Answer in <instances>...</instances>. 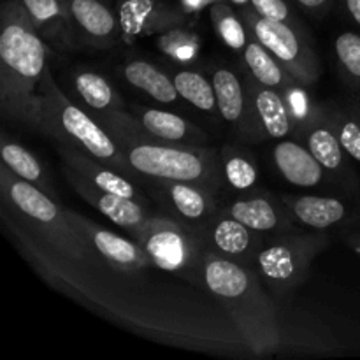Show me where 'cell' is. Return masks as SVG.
<instances>
[{
	"instance_id": "obj_38",
	"label": "cell",
	"mask_w": 360,
	"mask_h": 360,
	"mask_svg": "<svg viewBox=\"0 0 360 360\" xmlns=\"http://www.w3.org/2000/svg\"><path fill=\"white\" fill-rule=\"evenodd\" d=\"M217 2V0H183V6L186 7V9L193 11V9H200V7L207 6V4H213Z\"/></svg>"
},
{
	"instance_id": "obj_25",
	"label": "cell",
	"mask_w": 360,
	"mask_h": 360,
	"mask_svg": "<svg viewBox=\"0 0 360 360\" xmlns=\"http://www.w3.org/2000/svg\"><path fill=\"white\" fill-rule=\"evenodd\" d=\"M0 157H2V164L7 165L18 178L37 186L42 192L58 200V192L53 186L48 171L30 150L18 144L16 141H9L7 137H4L2 146H0Z\"/></svg>"
},
{
	"instance_id": "obj_8",
	"label": "cell",
	"mask_w": 360,
	"mask_h": 360,
	"mask_svg": "<svg viewBox=\"0 0 360 360\" xmlns=\"http://www.w3.org/2000/svg\"><path fill=\"white\" fill-rule=\"evenodd\" d=\"M248 34L266 46L278 62L306 88L315 84L320 77V63L308 39L295 28V25L262 18L252 7L239 11Z\"/></svg>"
},
{
	"instance_id": "obj_14",
	"label": "cell",
	"mask_w": 360,
	"mask_h": 360,
	"mask_svg": "<svg viewBox=\"0 0 360 360\" xmlns=\"http://www.w3.org/2000/svg\"><path fill=\"white\" fill-rule=\"evenodd\" d=\"M65 217L74 231L97 252V255L116 269L130 273L153 266L146 250L134 238L129 239L115 234L72 210H65Z\"/></svg>"
},
{
	"instance_id": "obj_26",
	"label": "cell",
	"mask_w": 360,
	"mask_h": 360,
	"mask_svg": "<svg viewBox=\"0 0 360 360\" xmlns=\"http://www.w3.org/2000/svg\"><path fill=\"white\" fill-rule=\"evenodd\" d=\"M123 79L132 84L137 90L144 91L148 97L162 104H174L178 101L179 94L174 86L172 77L162 72L153 63L144 62V60H132L122 67Z\"/></svg>"
},
{
	"instance_id": "obj_16",
	"label": "cell",
	"mask_w": 360,
	"mask_h": 360,
	"mask_svg": "<svg viewBox=\"0 0 360 360\" xmlns=\"http://www.w3.org/2000/svg\"><path fill=\"white\" fill-rule=\"evenodd\" d=\"M77 49H109L122 39L120 18L102 0H65Z\"/></svg>"
},
{
	"instance_id": "obj_5",
	"label": "cell",
	"mask_w": 360,
	"mask_h": 360,
	"mask_svg": "<svg viewBox=\"0 0 360 360\" xmlns=\"http://www.w3.org/2000/svg\"><path fill=\"white\" fill-rule=\"evenodd\" d=\"M139 181L144 178L197 183L220 192L225 186L220 150L157 141H118Z\"/></svg>"
},
{
	"instance_id": "obj_18",
	"label": "cell",
	"mask_w": 360,
	"mask_h": 360,
	"mask_svg": "<svg viewBox=\"0 0 360 360\" xmlns=\"http://www.w3.org/2000/svg\"><path fill=\"white\" fill-rule=\"evenodd\" d=\"M49 51H76L77 42L65 0H18Z\"/></svg>"
},
{
	"instance_id": "obj_1",
	"label": "cell",
	"mask_w": 360,
	"mask_h": 360,
	"mask_svg": "<svg viewBox=\"0 0 360 360\" xmlns=\"http://www.w3.org/2000/svg\"><path fill=\"white\" fill-rule=\"evenodd\" d=\"M0 30V108L16 125L35 130L41 79L49 48L18 0L2 9Z\"/></svg>"
},
{
	"instance_id": "obj_23",
	"label": "cell",
	"mask_w": 360,
	"mask_h": 360,
	"mask_svg": "<svg viewBox=\"0 0 360 360\" xmlns=\"http://www.w3.org/2000/svg\"><path fill=\"white\" fill-rule=\"evenodd\" d=\"M130 112L139 120L141 127L157 143L206 146V134L197 129V127H193L186 118L176 115V112L155 108H139V105H134Z\"/></svg>"
},
{
	"instance_id": "obj_13",
	"label": "cell",
	"mask_w": 360,
	"mask_h": 360,
	"mask_svg": "<svg viewBox=\"0 0 360 360\" xmlns=\"http://www.w3.org/2000/svg\"><path fill=\"white\" fill-rule=\"evenodd\" d=\"M200 238L207 252L255 269L257 255L267 236L246 227L220 207V211L200 231Z\"/></svg>"
},
{
	"instance_id": "obj_21",
	"label": "cell",
	"mask_w": 360,
	"mask_h": 360,
	"mask_svg": "<svg viewBox=\"0 0 360 360\" xmlns=\"http://www.w3.org/2000/svg\"><path fill=\"white\" fill-rule=\"evenodd\" d=\"M273 160L281 178L299 188H315L329 178L323 165L299 139L278 141L273 148Z\"/></svg>"
},
{
	"instance_id": "obj_12",
	"label": "cell",
	"mask_w": 360,
	"mask_h": 360,
	"mask_svg": "<svg viewBox=\"0 0 360 360\" xmlns=\"http://www.w3.org/2000/svg\"><path fill=\"white\" fill-rule=\"evenodd\" d=\"M211 79H213L214 94H217L220 118L227 125H231L234 132L246 143H260L266 139L245 77H239L229 67H218L214 69Z\"/></svg>"
},
{
	"instance_id": "obj_19",
	"label": "cell",
	"mask_w": 360,
	"mask_h": 360,
	"mask_svg": "<svg viewBox=\"0 0 360 360\" xmlns=\"http://www.w3.org/2000/svg\"><path fill=\"white\" fill-rule=\"evenodd\" d=\"M118 18L122 39L127 42L136 41L141 35L164 34L185 23L183 13L164 6L158 0H127L120 6Z\"/></svg>"
},
{
	"instance_id": "obj_9",
	"label": "cell",
	"mask_w": 360,
	"mask_h": 360,
	"mask_svg": "<svg viewBox=\"0 0 360 360\" xmlns=\"http://www.w3.org/2000/svg\"><path fill=\"white\" fill-rule=\"evenodd\" d=\"M295 139L309 148L316 160L323 165L330 181L340 186L343 193L359 195L360 181L352 169L350 157L345 151L336 129L327 115L326 105L313 104L308 115L299 120L295 125Z\"/></svg>"
},
{
	"instance_id": "obj_10",
	"label": "cell",
	"mask_w": 360,
	"mask_h": 360,
	"mask_svg": "<svg viewBox=\"0 0 360 360\" xmlns=\"http://www.w3.org/2000/svg\"><path fill=\"white\" fill-rule=\"evenodd\" d=\"M141 183L169 218L185 225L199 236L207 221L221 207L218 206L217 200L218 192L197 183L150 178H144Z\"/></svg>"
},
{
	"instance_id": "obj_35",
	"label": "cell",
	"mask_w": 360,
	"mask_h": 360,
	"mask_svg": "<svg viewBox=\"0 0 360 360\" xmlns=\"http://www.w3.org/2000/svg\"><path fill=\"white\" fill-rule=\"evenodd\" d=\"M343 239L347 241V245L357 253V255H360V227L347 229V231H343Z\"/></svg>"
},
{
	"instance_id": "obj_24",
	"label": "cell",
	"mask_w": 360,
	"mask_h": 360,
	"mask_svg": "<svg viewBox=\"0 0 360 360\" xmlns=\"http://www.w3.org/2000/svg\"><path fill=\"white\" fill-rule=\"evenodd\" d=\"M243 58H245L246 69L248 72L255 77L259 83L266 84V86L274 88L280 94H283L287 97L288 94L295 90V88L301 86L297 79L281 65L276 60V56L266 48V46L260 44L257 39H253L250 35L248 42H246L245 49H243ZM304 86V84H302Z\"/></svg>"
},
{
	"instance_id": "obj_27",
	"label": "cell",
	"mask_w": 360,
	"mask_h": 360,
	"mask_svg": "<svg viewBox=\"0 0 360 360\" xmlns=\"http://www.w3.org/2000/svg\"><path fill=\"white\" fill-rule=\"evenodd\" d=\"M74 90L91 112L98 116L123 109V101L111 83L102 74L81 70L74 76Z\"/></svg>"
},
{
	"instance_id": "obj_30",
	"label": "cell",
	"mask_w": 360,
	"mask_h": 360,
	"mask_svg": "<svg viewBox=\"0 0 360 360\" xmlns=\"http://www.w3.org/2000/svg\"><path fill=\"white\" fill-rule=\"evenodd\" d=\"M326 109L347 155L360 164V116L357 111L350 102H345L343 105L330 104L326 105Z\"/></svg>"
},
{
	"instance_id": "obj_22",
	"label": "cell",
	"mask_w": 360,
	"mask_h": 360,
	"mask_svg": "<svg viewBox=\"0 0 360 360\" xmlns=\"http://www.w3.org/2000/svg\"><path fill=\"white\" fill-rule=\"evenodd\" d=\"M58 153L62 157L63 164L74 169L84 179H88L91 185L98 186V188L105 190V192L118 193V195L129 197V199L139 200V202L144 204V195L130 181L129 176L122 174L116 169H112L111 165L95 158L94 155L86 153L83 150H77V148L65 146V144H58Z\"/></svg>"
},
{
	"instance_id": "obj_28",
	"label": "cell",
	"mask_w": 360,
	"mask_h": 360,
	"mask_svg": "<svg viewBox=\"0 0 360 360\" xmlns=\"http://www.w3.org/2000/svg\"><path fill=\"white\" fill-rule=\"evenodd\" d=\"M221 171L225 185L239 193H250L259 183V169L255 158L243 148L227 144L220 150Z\"/></svg>"
},
{
	"instance_id": "obj_15",
	"label": "cell",
	"mask_w": 360,
	"mask_h": 360,
	"mask_svg": "<svg viewBox=\"0 0 360 360\" xmlns=\"http://www.w3.org/2000/svg\"><path fill=\"white\" fill-rule=\"evenodd\" d=\"M63 174H65L69 185L76 190L81 199L86 200L91 207L101 211L105 218H109L112 224L122 227L130 236L136 234L150 220L151 214L148 211L146 204L129 199V197L118 195V193L105 192V190L91 185L88 179H84L83 176L77 174L74 169H70L65 164H63Z\"/></svg>"
},
{
	"instance_id": "obj_37",
	"label": "cell",
	"mask_w": 360,
	"mask_h": 360,
	"mask_svg": "<svg viewBox=\"0 0 360 360\" xmlns=\"http://www.w3.org/2000/svg\"><path fill=\"white\" fill-rule=\"evenodd\" d=\"M343 4L352 20L360 27V0H343Z\"/></svg>"
},
{
	"instance_id": "obj_34",
	"label": "cell",
	"mask_w": 360,
	"mask_h": 360,
	"mask_svg": "<svg viewBox=\"0 0 360 360\" xmlns=\"http://www.w3.org/2000/svg\"><path fill=\"white\" fill-rule=\"evenodd\" d=\"M248 4L262 18L274 21H283V23H292L290 7H288V4L285 0H248Z\"/></svg>"
},
{
	"instance_id": "obj_20",
	"label": "cell",
	"mask_w": 360,
	"mask_h": 360,
	"mask_svg": "<svg viewBox=\"0 0 360 360\" xmlns=\"http://www.w3.org/2000/svg\"><path fill=\"white\" fill-rule=\"evenodd\" d=\"M245 83L252 94L257 118L266 139H287L295 134V120L283 94L274 88L259 83L250 72L243 74Z\"/></svg>"
},
{
	"instance_id": "obj_6",
	"label": "cell",
	"mask_w": 360,
	"mask_h": 360,
	"mask_svg": "<svg viewBox=\"0 0 360 360\" xmlns=\"http://www.w3.org/2000/svg\"><path fill=\"white\" fill-rule=\"evenodd\" d=\"M327 246V234L322 231H292L267 236L257 255V273L274 297L290 295L308 278L315 257Z\"/></svg>"
},
{
	"instance_id": "obj_3",
	"label": "cell",
	"mask_w": 360,
	"mask_h": 360,
	"mask_svg": "<svg viewBox=\"0 0 360 360\" xmlns=\"http://www.w3.org/2000/svg\"><path fill=\"white\" fill-rule=\"evenodd\" d=\"M35 132L51 137L56 144L86 151L122 174L139 179L111 134L98 120L69 101L53 79L49 67H46L39 86Z\"/></svg>"
},
{
	"instance_id": "obj_31",
	"label": "cell",
	"mask_w": 360,
	"mask_h": 360,
	"mask_svg": "<svg viewBox=\"0 0 360 360\" xmlns=\"http://www.w3.org/2000/svg\"><path fill=\"white\" fill-rule=\"evenodd\" d=\"M211 20H213L214 28L221 41L234 51H243L248 42L250 34L246 28L243 18H238V14L232 11L229 4L214 2L211 6Z\"/></svg>"
},
{
	"instance_id": "obj_32",
	"label": "cell",
	"mask_w": 360,
	"mask_h": 360,
	"mask_svg": "<svg viewBox=\"0 0 360 360\" xmlns=\"http://www.w3.org/2000/svg\"><path fill=\"white\" fill-rule=\"evenodd\" d=\"M341 72L352 86L360 90V35L355 32H343L334 41Z\"/></svg>"
},
{
	"instance_id": "obj_17",
	"label": "cell",
	"mask_w": 360,
	"mask_h": 360,
	"mask_svg": "<svg viewBox=\"0 0 360 360\" xmlns=\"http://www.w3.org/2000/svg\"><path fill=\"white\" fill-rule=\"evenodd\" d=\"M221 210L264 236L297 231V221L292 218L281 199H274L269 193H245Z\"/></svg>"
},
{
	"instance_id": "obj_39",
	"label": "cell",
	"mask_w": 360,
	"mask_h": 360,
	"mask_svg": "<svg viewBox=\"0 0 360 360\" xmlns=\"http://www.w3.org/2000/svg\"><path fill=\"white\" fill-rule=\"evenodd\" d=\"M352 104V108L357 111V115L360 116V98H352V101H348Z\"/></svg>"
},
{
	"instance_id": "obj_29",
	"label": "cell",
	"mask_w": 360,
	"mask_h": 360,
	"mask_svg": "<svg viewBox=\"0 0 360 360\" xmlns=\"http://www.w3.org/2000/svg\"><path fill=\"white\" fill-rule=\"evenodd\" d=\"M172 81L183 101L190 102L199 111L218 112L213 79H207L197 70L183 69L172 76Z\"/></svg>"
},
{
	"instance_id": "obj_7",
	"label": "cell",
	"mask_w": 360,
	"mask_h": 360,
	"mask_svg": "<svg viewBox=\"0 0 360 360\" xmlns=\"http://www.w3.org/2000/svg\"><path fill=\"white\" fill-rule=\"evenodd\" d=\"M132 238L146 250L155 267L183 273L186 278L197 274L202 283V262L207 250L197 232L178 224L167 214H151L150 220Z\"/></svg>"
},
{
	"instance_id": "obj_36",
	"label": "cell",
	"mask_w": 360,
	"mask_h": 360,
	"mask_svg": "<svg viewBox=\"0 0 360 360\" xmlns=\"http://www.w3.org/2000/svg\"><path fill=\"white\" fill-rule=\"evenodd\" d=\"M295 2H299L306 11H311V13H326L330 0H295Z\"/></svg>"
},
{
	"instance_id": "obj_2",
	"label": "cell",
	"mask_w": 360,
	"mask_h": 360,
	"mask_svg": "<svg viewBox=\"0 0 360 360\" xmlns=\"http://www.w3.org/2000/svg\"><path fill=\"white\" fill-rule=\"evenodd\" d=\"M252 267L204 253L202 285L231 315L246 347L255 355H269L281 345L276 308Z\"/></svg>"
},
{
	"instance_id": "obj_33",
	"label": "cell",
	"mask_w": 360,
	"mask_h": 360,
	"mask_svg": "<svg viewBox=\"0 0 360 360\" xmlns=\"http://www.w3.org/2000/svg\"><path fill=\"white\" fill-rule=\"evenodd\" d=\"M158 46L165 55L172 56L178 62H190L195 58L197 48H199V39L183 28H172L164 32L158 39Z\"/></svg>"
},
{
	"instance_id": "obj_11",
	"label": "cell",
	"mask_w": 360,
	"mask_h": 360,
	"mask_svg": "<svg viewBox=\"0 0 360 360\" xmlns=\"http://www.w3.org/2000/svg\"><path fill=\"white\" fill-rule=\"evenodd\" d=\"M297 224L313 231L360 227V199L359 195H292L280 197Z\"/></svg>"
},
{
	"instance_id": "obj_4",
	"label": "cell",
	"mask_w": 360,
	"mask_h": 360,
	"mask_svg": "<svg viewBox=\"0 0 360 360\" xmlns=\"http://www.w3.org/2000/svg\"><path fill=\"white\" fill-rule=\"evenodd\" d=\"M0 193L4 207L60 255L74 262H90L95 259L97 252L74 231L58 200L18 178L4 164H0Z\"/></svg>"
}]
</instances>
